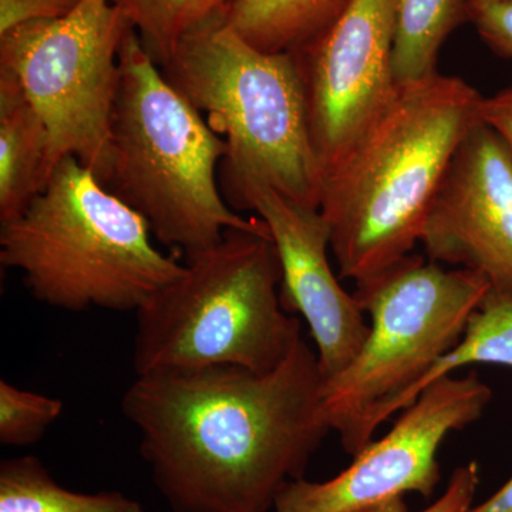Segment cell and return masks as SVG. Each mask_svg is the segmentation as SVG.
<instances>
[{"mask_svg": "<svg viewBox=\"0 0 512 512\" xmlns=\"http://www.w3.org/2000/svg\"><path fill=\"white\" fill-rule=\"evenodd\" d=\"M319 356L305 339L268 372L147 373L121 399L171 512H268L329 434Z\"/></svg>", "mask_w": 512, "mask_h": 512, "instance_id": "cell-1", "label": "cell"}, {"mask_svg": "<svg viewBox=\"0 0 512 512\" xmlns=\"http://www.w3.org/2000/svg\"><path fill=\"white\" fill-rule=\"evenodd\" d=\"M483 96L437 72L397 87L379 120L325 178L320 214L340 278L356 284L412 254Z\"/></svg>", "mask_w": 512, "mask_h": 512, "instance_id": "cell-2", "label": "cell"}, {"mask_svg": "<svg viewBox=\"0 0 512 512\" xmlns=\"http://www.w3.org/2000/svg\"><path fill=\"white\" fill-rule=\"evenodd\" d=\"M160 69L224 138L227 154L218 180L232 210L244 211L255 187L274 188L319 210L325 173L293 53L249 45L222 10L188 33Z\"/></svg>", "mask_w": 512, "mask_h": 512, "instance_id": "cell-3", "label": "cell"}, {"mask_svg": "<svg viewBox=\"0 0 512 512\" xmlns=\"http://www.w3.org/2000/svg\"><path fill=\"white\" fill-rule=\"evenodd\" d=\"M120 67L106 187L148 222L158 242L185 258L214 247L227 229L271 238L262 218L242 217L224 200V138L165 79L133 28Z\"/></svg>", "mask_w": 512, "mask_h": 512, "instance_id": "cell-4", "label": "cell"}, {"mask_svg": "<svg viewBox=\"0 0 512 512\" xmlns=\"http://www.w3.org/2000/svg\"><path fill=\"white\" fill-rule=\"evenodd\" d=\"M151 235L93 171L64 157L25 212L2 224L0 262L22 272L33 298L52 308L137 312L184 272Z\"/></svg>", "mask_w": 512, "mask_h": 512, "instance_id": "cell-5", "label": "cell"}, {"mask_svg": "<svg viewBox=\"0 0 512 512\" xmlns=\"http://www.w3.org/2000/svg\"><path fill=\"white\" fill-rule=\"evenodd\" d=\"M281 282L271 238L227 229L136 312L134 372L275 369L302 339L301 319L282 308Z\"/></svg>", "mask_w": 512, "mask_h": 512, "instance_id": "cell-6", "label": "cell"}, {"mask_svg": "<svg viewBox=\"0 0 512 512\" xmlns=\"http://www.w3.org/2000/svg\"><path fill=\"white\" fill-rule=\"evenodd\" d=\"M490 289L478 272L412 254L356 284L369 336L342 372L325 379L320 407L346 454L355 457L384 421L409 406L414 387L456 348Z\"/></svg>", "mask_w": 512, "mask_h": 512, "instance_id": "cell-7", "label": "cell"}, {"mask_svg": "<svg viewBox=\"0 0 512 512\" xmlns=\"http://www.w3.org/2000/svg\"><path fill=\"white\" fill-rule=\"evenodd\" d=\"M126 16L110 0H83L62 19L0 35V69L18 77L50 134V175L74 157L109 180L111 120L121 83Z\"/></svg>", "mask_w": 512, "mask_h": 512, "instance_id": "cell-8", "label": "cell"}, {"mask_svg": "<svg viewBox=\"0 0 512 512\" xmlns=\"http://www.w3.org/2000/svg\"><path fill=\"white\" fill-rule=\"evenodd\" d=\"M493 399L477 372L441 377L402 410L392 430L370 441L352 464L330 480L286 483L275 512H353L419 494L430 500L440 483L437 454L453 431L483 416Z\"/></svg>", "mask_w": 512, "mask_h": 512, "instance_id": "cell-9", "label": "cell"}, {"mask_svg": "<svg viewBox=\"0 0 512 512\" xmlns=\"http://www.w3.org/2000/svg\"><path fill=\"white\" fill-rule=\"evenodd\" d=\"M392 50L390 0H352L326 32L292 52L325 178L393 100Z\"/></svg>", "mask_w": 512, "mask_h": 512, "instance_id": "cell-10", "label": "cell"}, {"mask_svg": "<svg viewBox=\"0 0 512 512\" xmlns=\"http://www.w3.org/2000/svg\"><path fill=\"white\" fill-rule=\"evenodd\" d=\"M430 261L512 293V151L480 121L448 165L420 238Z\"/></svg>", "mask_w": 512, "mask_h": 512, "instance_id": "cell-11", "label": "cell"}, {"mask_svg": "<svg viewBox=\"0 0 512 512\" xmlns=\"http://www.w3.org/2000/svg\"><path fill=\"white\" fill-rule=\"evenodd\" d=\"M244 210L268 225L281 259L282 308L308 323L325 379L355 359L369 336L366 313L339 284L329 262L330 231L318 208L306 207L271 187L248 192Z\"/></svg>", "mask_w": 512, "mask_h": 512, "instance_id": "cell-12", "label": "cell"}, {"mask_svg": "<svg viewBox=\"0 0 512 512\" xmlns=\"http://www.w3.org/2000/svg\"><path fill=\"white\" fill-rule=\"evenodd\" d=\"M50 134L18 77L0 69V222L16 220L50 178Z\"/></svg>", "mask_w": 512, "mask_h": 512, "instance_id": "cell-13", "label": "cell"}, {"mask_svg": "<svg viewBox=\"0 0 512 512\" xmlns=\"http://www.w3.org/2000/svg\"><path fill=\"white\" fill-rule=\"evenodd\" d=\"M352 0H231L229 26L249 45L268 53H292L326 32Z\"/></svg>", "mask_w": 512, "mask_h": 512, "instance_id": "cell-14", "label": "cell"}, {"mask_svg": "<svg viewBox=\"0 0 512 512\" xmlns=\"http://www.w3.org/2000/svg\"><path fill=\"white\" fill-rule=\"evenodd\" d=\"M393 15V74L397 86L437 73L448 36L470 22L468 0H390Z\"/></svg>", "mask_w": 512, "mask_h": 512, "instance_id": "cell-15", "label": "cell"}, {"mask_svg": "<svg viewBox=\"0 0 512 512\" xmlns=\"http://www.w3.org/2000/svg\"><path fill=\"white\" fill-rule=\"evenodd\" d=\"M0 512H147L120 491L96 494L67 490L35 456L0 463Z\"/></svg>", "mask_w": 512, "mask_h": 512, "instance_id": "cell-16", "label": "cell"}, {"mask_svg": "<svg viewBox=\"0 0 512 512\" xmlns=\"http://www.w3.org/2000/svg\"><path fill=\"white\" fill-rule=\"evenodd\" d=\"M470 365L512 367V293L490 289L468 320L463 338L410 394L409 404L431 383Z\"/></svg>", "mask_w": 512, "mask_h": 512, "instance_id": "cell-17", "label": "cell"}, {"mask_svg": "<svg viewBox=\"0 0 512 512\" xmlns=\"http://www.w3.org/2000/svg\"><path fill=\"white\" fill-rule=\"evenodd\" d=\"M231 0H110L161 66L188 33L227 8Z\"/></svg>", "mask_w": 512, "mask_h": 512, "instance_id": "cell-18", "label": "cell"}, {"mask_svg": "<svg viewBox=\"0 0 512 512\" xmlns=\"http://www.w3.org/2000/svg\"><path fill=\"white\" fill-rule=\"evenodd\" d=\"M62 413V400L28 392L0 380V443L3 446H33L42 440Z\"/></svg>", "mask_w": 512, "mask_h": 512, "instance_id": "cell-19", "label": "cell"}, {"mask_svg": "<svg viewBox=\"0 0 512 512\" xmlns=\"http://www.w3.org/2000/svg\"><path fill=\"white\" fill-rule=\"evenodd\" d=\"M480 484V470L476 461L457 467L448 480L446 491L439 500L420 512H467L473 507L474 497ZM353 512H410L404 498H393Z\"/></svg>", "mask_w": 512, "mask_h": 512, "instance_id": "cell-20", "label": "cell"}, {"mask_svg": "<svg viewBox=\"0 0 512 512\" xmlns=\"http://www.w3.org/2000/svg\"><path fill=\"white\" fill-rule=\"evenodd\" d=\"M468 16L497 55L512 59V0H468Z\"/></svg>", "mask_w": 512, "mask_h": 512, "instance_id": "cell-21", "label": "cell"}, {"mask_svg": "<svg viewBox=\"0 0 512 512\" xmlns=\"http://www.w3.org/2000/svg\"><path fill=\"white\" fill-rule=\"evenodd\" d=\"M83 0H0V35L20 25L62 19Z\"/></svg>", "mask_w": 512, "mask_h": 512, "instance_id": "cell-22", "label": "cell"}, {"mask_svg": "<svg viewBox=\"0 0 512 512\" xmlns=\"http://www.w3.org/2000/svg\"><path fill=\"white\" fill-rule=\"evenodd\" d=\"M481 120L497 131L512 151V86L491 97H483Z\"/></svg>", "mask_w": 512, "mask_h": 512, "instance_id": "cell-23", "label": "cell"}, {"mask_svg": "<svg viewBox=\"0 0 512 512\" xmlns=\"http://www.w3.org/2000/svg\"><path fill=\"white\" fill-rule=\"evenodd\" d=\"M467 512H512V477L493 497Z\"/></svg>", "mask_w": 512, "mask_h": 512, "instance_id": "cell-24", "label": "cell"}]
</instances>
